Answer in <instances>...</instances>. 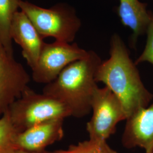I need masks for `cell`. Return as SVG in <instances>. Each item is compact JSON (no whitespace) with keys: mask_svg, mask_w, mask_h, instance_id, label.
I'll return each instance as SVG.
<instances>
[{"mask_svg":"<svg viewBox=\"0 0 153 153\" xmlns=\"http://www.w3.org/2000/svg\"><path fill=\"white\" fill-rule=\"evenodd\" d=\"M88 51L76 43L55 41L44 43L36 65L32 69L33 81L48 84L53 82L67 66L88 55Z\"/></svg>","mask_w":153,"mask_h":153,"instance_id":"8992f818","label":"cell"},{"mask_svg":"<svg viewBox=\"0 0 153 153\" xmlns=\"http://www.w3.org/2000/svg\"><path fill=\"white\" fill-rule=\"evenodd\" d=\"M122 143L128 149L143 148L153 152V103L126 119Z\"/></svg>","mask_w":153,"mask_h":153,"instance_id":"30bf717a","label":"cell"},{"mask_svg":"<svg viewBox=\"0 0 153 153\" xmlns=\"http://www.w3.org/2000/svg\"><path fill=\"white\" fill-rule=\"evenodd\" d=\"M102 60L97 53L88 55L67 66L53 82L47 84L43 93L65 104L71 116L81 118L91 111V101L98 88L95 76Z\"/></svg>","mask_w":153,"mask_h":153,"instance_id":"7a4b0ae2","label":"cell"},{"mask_svg":"<svg viewBox=\"0 0 153 153\" xmlns=\"http://www.w3.org/2000/svg\"><path fill=\"white\" fill-rule=\"evenodd\" d=\"M31 153V152H26V151H24V150H19V149H16L13 152H11L10 153Z\"/></svg>","mask_w":153,"mask_h":153,"instance_id":"2e32d148","label":"cell"},{"mask_svg":"<svg viewBox=\"0 0 153 153\" xmlns=\"http://www.w3.org/2000/svg\"><path fill=\"white\" fill-rule=\"evenodd\" d=\"M10 36L12 40L21 47L23 57L33 69L45 43L32 22L21 10L16 11L13 18Z\"/></svg>","mask_w":153,"mask_h":153,"instance_id":"9c48e42d","label":"cell"},{"mask_svg":"<svg viewBox=\"0 0 153 153\" xmlns=\"http://www.w3.org/2000/svg\"><path fill=\"white\" fill-rule=\"evenodd\" d=\"M109 53V59L99 66L95 80L104 83L120 99L128 119L147 107L153 99V94L143 85L136 64L117 34L111 38Z\"/></svg>","mask_w":153,"mask_h":153,"instance_id":"6da1fadb","label":"cell"},{"mask_svg":"<svg viewBox=\"0 0 153 153\" xmlns=\"http://www.w3.org/2000/svg\"><path fill=\"white\" fill-rule=\"evenodd\" d=\"M18 134L6 111L0 117V153H9L18 149L16 143Z\"/></svg>","mask_w":153,"mask_h":153,"instance_id":"4fadbf2b","label":"cell"},{"mask_svg":"<svg viewBox=\"0 0 153 153\" xmlns=\"http://www.w3.org/2000/svg\"><path fill=\"white\" fill-rule=\"evenodd\" d=\"M18 133L40 123L71 116L65 104L44 93L39 94L28 87L7 110Z\"/></svg>","mask_w":153,"mask_h":153,"instance_id":"3957f363","label":"cell"},{"mask_svg":"<svg viewBox=\"0 0 153 153\" xmlns=\"http://www.w3.org/2000/svg\"><path fill=\"white\" fill-rule=\"evenodd\" d=\"M151 11L147 10V4L139 0H119L117 13L123 25L132 31L131 44L146 33L150 21Z\"/></svg>","mask_w":153,"mask_h":153,"instance_id":"8fae6325","label":"cell"},{"mask_svg":"<svg viewBox=\"0 0 153 153\" xmlns=\"http://www.w3.org/2000/svg\"><path fill=\"white\" fill-rule=\"evenodd\" d=\"M30 76L0 43V117L28 87Z\"/></svg>","mask_w":153,"mask_h":153,"instance_id":"52a82bcc","label":"cell"},{"mask_svg":"<svg viewBox=\"0 0 153 153\" xmlns=\"http://www.w3.org/2000/svg\"><path fill=\"white\" fill-rule=\"evenodd\" d=\"M147 40L146 43L141 55L135 61L138 64L143 62H148L153 65V13H151V18L146 30Z\"/></svg>","mask_w":153,"mask_h":153,"instance_id":"9a60e30c","label":"cell"},{"mask_svg":"<svg viewBox=\"0 0 153 153\" xmlns=\"http://www.w3.org/2000/svg\"><path fill=\"white\" fill-rule=\"evenodd\" d=\"M153 153V152H148V153Z\"/></svg>","mask_w":153,"mask_h":153,"instance_id":"ac0fdd59","label":"cell"},{"mask_svg":"<svg viewBox=\"0 0 153 153\" xmlns=\"http://www.w3.org/2000/svg\"><path fill=\"white\" fill-rule=\"evenodd\" d=\"M42 153H56L55 152H48V151H47V150H45L43 152H42Z\"/></svg>","mask_w":153,"mask_h":153,"instance_id":"e0dca14e","label":"cell"},{"mask_svg":"<svg viewBox=\"0 0 153 153\" xmlns=\"http://www.w3.org/2000/svg\"><path fill=\"white\" fill-rule=\"evenodd\" d=\"M56 153H117L105 140L91 139L71 145L65 150H57Z\"/></svg>","mask_w":153,"mask_h":153,"instance_id":"5bb4252c","label":"cell"},{"mask_svg":"<svg viewBox=\"0 0 153 153\" xmlns=\"http://www.w3.org/2000/svg\"><path fill=\"white\" fill-rule=\"evenodd\" d=\"M64 119L47 121L19 133L16 137V148L31 153H42L64 136Z\"/></svg>","mask_w":153,"mask_h":153,"instance_id":"ba28073f","label":"cell"},{"mask_svg":"<svg viewBox=\"0 0 153 153\" xmlns=\"http://www.w3.org/2000/svg\"><path fill=\"white\" fill-rule=\"evenodd\" d=\"M93 116L86 124L89 138L107 140L116 131L119 123L127 117L120 99L109 88H98L91 101Z\"/></svg>","mask_w":153,"mask_h":153,"instance_id":"5b68a950","label":"cell"},{"mask_svg":"<svg viewBox=\"0 0 153 153\" xmlns=\"http://www.w3.org/2000/svg\"><path fill=\"white\" fill-rule=\"evenodd\" d=\"M19 9L27 16L43 39L52 37L56 41L70 43L81 26L75 10L66 4L44 8L21 0Z\"/></svg>","mask_w":153,"mask_h":153,"instance_id":"277c9868","label":"cell"},{"mask_svg":"<svg viewBox=\"0 0 153 153\" xmlns=\"http://www.w3.org/2000/svg\"><path fill=\"white\" fill-rule=\"evenodd\" d=\"M21 0H0V43L14 55L10 27L14 16L19 9Z\"/></svg>","mask_w":153,"mask_h":153,"instance_id":"7c38bea8","label":"cell"}]
</instances>
